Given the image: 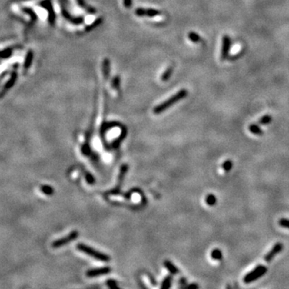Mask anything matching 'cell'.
<instances>
[{"label": "cell", "mask_w": 289, "mask_h": 289, "mask_svg": "<svg viewBox=\"0 0 289 289\" xmlns=\"http://www.w3.org/2000/svg\"><path fill=\"white\" fill-rule=\"evenodd\" d=\"M189 36H190V38H191V40H192V41H194V42L198 41V40H199V39H200V37L198 36L197 34H195V33H191V34H190V35H189Z\"/></svg>", "instance_id": "7402d4cb"}, {"label": "cell", "mask_w": 289, "mask_h": 289, "mask_svg": "<svg viewBox=\"0 0 289 289\" xmlns=\"http://www.w3.org/2000/svg\"><path fill=\"white\" fill-rule=\"evenodd\" d=\"M111 271V268L109 267H100V268H95L92 269L88 271L86 275L88 277H96V276H99L101 275H105L108 274Z\"/></svg>", "instance_id": "52a82bcc"}, {"label": "cell", "mask_w": 289, "mask_h": 289, "mask_svg": "<svg viewBox=\"0 0 289 289\" xmlns=\"http://www.w3.org/2000/svg\"><path fill=\"white\" fill-rule=\"evenodd\" d=\"M23 1H28V0H15V2H23Z\"/></svg>", "instance_id": "484cf974"}, {"label": "cell", "mask_w": 289, "mask_h": 289, "mask_svg": "<svg viewBox=\"0 0 289 289\" xmlns=\"http://www.w3.org/2000/svg\"><path fill=\"white\" fill-rule=\"evenodd\" d=\"M164 265H165V267L170 271V272L174 274V275L178 274V273L179 272V270L178 269V267H177L176 266H174V265L171 262L169 261V260H166V261L164 262Z\"/></svg>", "instance_id": "30bf717a"}, {"label": "cell", "mask_w": 289, "mask_h": 289, "mask_svg": "<svg viewBox=\"0 0 289 289\" xmlns=\"http://www.w3.org/2000/svg\"><path fill=\"white\" fill-rule=\"evenodd\" d=\"M187 287H188V288H198V286L197 284H191V285H188Z\"/></svg>", "instance_id": "d4e9b609"}, {"label": "cell", "mask_w": 289, "mask_h": 289, "mask_svg": "<svg viewBox=\"0 0 289 289\" xmlns=\"http://www.w3.org/2000/svg\"><path fill=\"white\" fill-rule=\"evenodd\" d=\"M232 166H233V162L231 160L225 161L223 163V165H222L223 170L226 171V172H228V171L231 170Z\"/></svg>", "instance_id": "e0dca14e"}, {"label": "cell", "mask_w": 289, "mask_h": 289, "mask_svg": "<svg viewBox=\"0 0 289 289\" xmlns=\"http://www.w3.org/2000/svg\"><path fill=\"white\" fill-rule=\"evenodd\" d=\"M87 181L88 183H93L94 182V178H92V175H90V177H87Z\"/></svg>", "instance_id": "cb8c5ba5"}, {"label": "cell", "mask_w": 289, "mask_h": 289, "mask_svg": "<svg viewBox=\"0 0 289 289\" xmlns=\"http://www.w3.org/2000/svg\"><path fill=\"white\" fill-rule=\"evenodd\" d=\"M230 44H231V41H230L229 36L224 35V36L223 37V44H222V48H221V60H225L226 57L227 56V54H228V51H229Z\"/></svg>", "instance_id": "ba28073f"}, {"label": "cell", "mask_w": 289, "mask_h": 289, "mask_svg": "<svg viewBox=\"0 0 289 289\" xmlns=\"http://www.w3.org/2000/svg\"><path fill=\"white\" fill-rule=\"evenodd\" d=\"M267 271V268L266 267L263 266V265H259V266L255 267L252 271L248 272L244 276L243 282L245 284H250V283L253 282V281H255V280L262 277L263 275L266 274Z\"/></svg>", "instance_id": "3957f363"}, {"label": "cell", "mask_w": 289, "mask_h": 289, "mask_svg": "<svg viewBox=\"0 0 289 289\" xmlns=\"http://www.w3.org/2000/svg\"><path fill=\"white\" fill-rule=\"evenodd\" d=\"M17 77H18V74L16 71H12V73L11 74L9 80H7V83L5 84V85L2 87V88L0 90V100L2 99L5 96V95L7 94L8 91L12 88L15 84L16 80H17Z\"/></svg>", "instance_id": "5b68a950"}, {"label": "cell", "mask_w": 289, "mask_h": 289, "mask_svg": "<svg viewBox=\"0 0 289 289\" xmlns=\"http://www.w3.org/2000/svg\"><path fill=\"white\" fill-rule=\"evenodd\" d=\"M13 51H14V48L13 47H10V48H7L3 49V50L0 51V59H8L11 57L13 54Z\"/></svg>", "instance_id": "9c48e42d"}, {"label": "cell", "mask_w": 289, "mask_h": 289, "mask_svg": "<svg viewBox=\"0 0 289 289\" xmlns=\"http://www.w3.org/2000/svg\"><path fill=\"white\" fill-rule=\"evenodd\" d=\"M32 60H33V52H32V51H29L28 52V54L26 55L25 57V61H24V64H23V67H24V68L28 69L30 68L31 64H32Z\"/></svg>", "instance_id": "7c38bea8"}, {"label": "cell", "mask_w": 289, "mask_h": 289, "mask_svg": "<svg viewBox=\"0 0 289 289\" xmlns=\"http://www.w3.org/2000/svg\"><path fill=\"white\" fill-rule=\"evenodd\" d=\"M107 284L111 288H118L117 286V282H115L114 280H108L107 281Z\"/></svg>", "instance_id": "44dd1931"}, {"label": "cell", "mask_w": 289, "mask_h": 289, "mask_svg": "<svg viewBox=\"0 0 289 289\" xmlns=\"http://www.w3.org/2000/svg\"><path fill=\"white\" fill-rule=\"evenodd\" d=\"M211 258L214 259V260H221V259H223V253H222L220 249L215 248V249H214V250L211 251Z\"/></svg>", "instance_id": "4fadbf2b"}, {"label": "cell", "mask_w": 289, "mask_h": 289, "mask_svg": "<svg viewBox=\"0 0 289 289\" xmlns=\"http://www.w3.org/2000/svg\"><path fill=\"white\" fill-rule=\"evenodd\" d=\"M271 117L270 115H265V116H263V117L259 120V123L260 125H267L269 123H271Z\"/></svg>", "instance_id": "2e32d148"}, {"label": "cell", "mask_w": 289, "mask_h": 289, "mask_svg": "<svg viewBox=\"0 0 289 289\" xmlns=\"http://www.w3.org/2000/svg\"><path fill=\"white\" fill-rule=\"evenodd\" d=\"M8 73H9V71H8V70H7V71H3L2 73L0 74V83H1V81H2V80H3V79H4L5 76H7V74H8Z\"/></svg>", "instance_id": "603a6c76"}, {"label": "cell", "mask_w": 289, "mask_h": 289, "mask_svg": "<svg viewBox=\"0 0 289 289\" xmlns=\"http://www.w3.org/2000/svg\"><path fill=\"white\" fill-rule=\"evenodd\" d=\"M171 280H172V277L170 275H168L165 279V280L163 281L162 284H161V288H169L171 285Z\"/></svg>", "instance_id": "d6986e66"}, {"label": "cell", "mask_w": 289, "mask_h": 289, "mask_svg": "<svg viewBox=\"0 0 289 289\" xmlns=\"http://www.w3.org/2000/svg\"><path fill=\"white\" fill-rule=\"evenodd\" d=\"M283 248H284V245H283L281 243H275V245L273 246L271 250L269 251L265 255V256H264V260L267 262V263H270V262L275 258V255H277L279 253L282 251Z\"/></svg>", "instance_id": "8992f818"}, {"label": "cell", "mask_w": 289, "mask_h": 289, "mask_svg": "<svg viewBox=\"0 0 289 289\" xmlns=\"http://www.w3.org/2000/svg\"><path fill=\"white\" fill-rule=\"evenodd\" d=\"M79 232L76 231L71 232L70 234H68L67 236L64 237L62 239H57V240L54 241L52 243V247L54 248H59L60 247H63L64 245H67L68 243L71 242V241L75 240V239L78 237Z\"/></svg>", "instance_id": "277c9868"}, {"label": "cell", "mask_w": 289, "mask_h": 289, "mask_svg": "<svg viewBox=\"0 0 289 289\" xmlns=\"http://www.w3.org/2000/svg\"><path fill=\"white\" fill-rule=\"evenodd\" d=\"M248 129H249V131H250L251 133H253V134H255V135L260 136L264 133V132H263V130L260 128V127L255 124H252V125H249Z\"/></svg>", "instance_id": "8fae6325"}, {"label": "cell", "mask_w": 289, "mask_h": 289, "mask_svg": "<svg viewBox=\"0 0 289 289\" xmlns=\"http://www.w3.org/2000/svg\"><path fill=\"white\" fill-rule=\"evenodd\" d=\"M77 248H78V250L80 251L87 254L88 255L92 256V258H94V259L101 260V261L108 262L110 260V256H108V255H105V254H104V253L99 252V251H96L95 249H93V248L90 247L88 246L83 244V243H79L78 245H77Z\"/></svg>", "instance_id": "6da1fadb"}, {"label": "cell", "mask_w": 289, "mask_h": 289, "mask_svg": "<svg viewBox=\"0 0 289 289\" xmlns=\"http://www.w3.org/2000/svg\"><path fill=\"white\" fill-rule=\"evenodd\" d=\"M40 190L43 193H44V194L46 195H51L53 194V193H54V190H53L52 187H51L50 186H48V185H44V186H42L40 187Z\"/></svg>", "instance_id": "9a60e30c"}, {"label": "cell", "mask_w": 289, "mask_h": 289, "mask_svg": "<svg viewBox=\"0 0 289 289\" xmlns=\"http://www.w3.org/2000/svg\"><path fill=\"white\" fill-rule=\"evenodd\" d=\"M22 12H24L25 14H28V15H30L31 18H32L33 20H35V18H36V16H35V12H33L32 9L28 8V7H23V8H22Z\"/></svg>", "instance_id": "ac0fdd59"}, {"label": "cell", "mask_w": 289, "mask_h": 289, "mask_svg": "<svg viewBox=\"0 0 289 289\" xmlns=\"http://www.w3.org/2000/svg\"><path fill=\"white\" fill-rule=\"evenodd\" d=\"M206 202H207V204L209 205V206H214L216 204V202H217V198L214 194H208L206 198Z\"/></svg>", "instance_id": "5bb4252c"}, {"label": "cell", "mask_w": 289, "mask_h": 289, "mask_svg": "<svg viewBox=\"0 0 289 289\" xmlns=\"http://www.w3.org/2000/svg\"><path fill=\"white\" fill-rule=\"evenodd\" d=\"M187 95V92H186V90L182 89L181 91L178 92L177 94H175L174 96H173L171 98H170L168 101H165L164 103H162L160 105L157 106L156 108H154V112L155 113H161V112H162L163 111H165V109H167L169 107H170L171 105H173L174 104H175L177 101H180L182 98H184L185 96Z\"/></svg>", "instance_id": "7a4b0ae2"}, {"label": "cell", "mask_w": 289, "mask_h": 289, "mask_svg": "<svg viewBox=\"0 0 289 289\" xmlns=\"http://www.w3.org/2000/svg\"><path fill=\"white\" fill-rule=\"evenodd\" d=\"M279 225H280V227L289 229V219H287V218H280V220H279Z\"/></svg>", "instance_id": "ffe728a7"}]
</instances>
